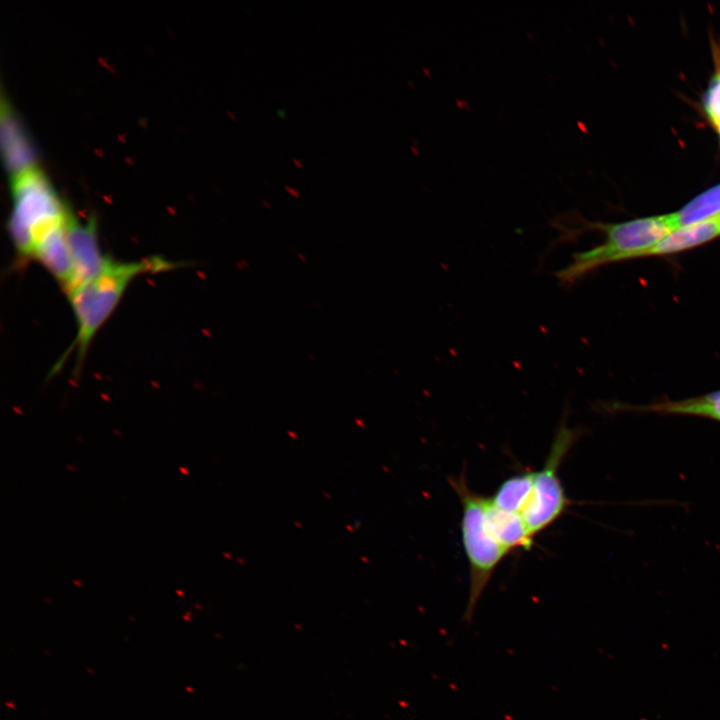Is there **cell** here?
Instances as JSON below:
<instances>
[{
  "instance_id": "cell-1",
  "label": "cell",
  "mask_w": 720,
  "mask_h": 720,
  "mask_svg": "<svg viewBox=\"0 0 720 720\" xmlns=\"http://www.w3.org/2000/svg\"><path fill=\"white\" fill-rule=\"evenodd\" d=\"M550 225L558 232L555 243L570 242L585 229L604 233V241L572 255L571 262L554 273L563 287L574 285L594 270L615 262L641 258L665 235L674 230L668 215L638 218L621 223L584 220L573 212L556 215Z\"/></svg>"
},
{
  "instance_id": "cell-2",
  "label": "cell",
  "mask_w": 720,
  "mask_h": 720,
  "mask_svg": "<svg viewBox=\"0 0 720 720\" xmlns=\"http://www.w3.org/2000/svg\"><path fill=\"white\" fill-rule=\"evenodd\" d=\"M174 267L175 263L158 256L129 262L112 260L99 275L67 292L77 328L70 349L76 352L78 366L130 283L142 274L167 271Z\"/></svg>"
},
{
  "instance_id": "cell-3",
  "label": "cell",
  "mask_w": 720,
  "mask_h": 720,
  "mask_svg": "<svg viewBox=\"0 0 720 720\" xmlns=\"http://www.w3.org/2000/svg\"><path fill=\"white\" fill-rule=\"evenodd\" d=\"M11 193L9 236L17 255L32 259L37 246L67 224L71 212L37 166L11 176Z\"/></svg>"
},
{
  "instance_id": "cell-4",
  "label": "cell",
  "mask_w": 720,
  "mask_h": 720,
  "mask_svg": "<svg viewBox=\"0 0 720 720\" xmlns=\"http://www.w3.org/2000/svg\"><path fill=\"white\" fill-rule=\"evenodd\" d=\"M462 506L461 535L469 564V594L464 619H472L476 606L497 566L510 553L489 531L484 515L485 497L471 490L466 473L449 478Z\"/></svg>"
},
{
  "instance_id": "cell-5",
  "label": "cell",
  "mask_w": 720,
  "mask_h": 720,
  "mask_svg": "<svg viewBox=\"0 0 720 720\" xmlns=\"http://www.w3.org/2000/svg\"><path fill=\"white\" fill-rule=\"evenodd\" d=\"M578 435L579 432L570 428L566 423V417H563L545 464L540 470L534 471L531 493L520 514L533 539L555 523L571 505L562 485L559 470Z\"/></svg>"
},
{
  "instance_id": "cell-6",
  "label": "cell",
  "mask_w": 720,
  "mask_h": 720,
  "mask_svg": "<svg viewBox=\"0 0 720 720\" xmlns=\"http://www.w3.org/2000/svg\"><path fill=\"white\" fill-rule=\"evenodd\" d=\"M67 240L72 260V283L66 293L99 275L113 260L101 250L94 217L79 221L71 213Z\"/></svg>"
},
{
  "instance_id": "cell-7",
  "label": "cell",
  "mask_w": 720,
  "mask_h": 720,
  "mask_svg": "<svg viewBox=\"0 0 720 720\" xmlns=\"http://www.w3.org/2000/svg\"><path fill=\"white\" fill-rule=\"evenodd\" d=\"M1 144L3 160L11 176L35 165V150L11 105L1 102Z\"/></svg>"
},
{
  "instance_id": "cell-8",
  "label": "cell",
  "mask_w": 720,
  "mask_h": 720,
  "mask_svg": "<svg viewBox=\"0 0 720 720\" xmlns=\"http://www.w3.org/2000/svg\"><path fill=\"white\" fill-rule=\"evenodd\" d=\"M720 236V216L702 222L680 226L665 235L649 249L644 257L665 256L682 252Z\"/></svg>"
},
{
  "instance_id": "cell-9",
  "label": "cell",
  "mask_w": 720,
  "mask_h": 720,
  "mask_svg": "<svg viewBox=\"0 0 720 720\" xmlns=\"http://www.w3.org/2000/svg\"><path fill=\"white\" fill-rule=\"evenodd\" d=\"M484 515L491 534L509 552L520 548L529 550L533 545L534 539L521 517L498 508L489 497L484 500Z\"/></svg>"
},
{
  "instance_id": "cell-10",
  "label": "cell",
  "mask_w": 720,
  "mask_h": 720,
  "mask_svg": "<svg viewBox=\"0 0 720 720\" xmlns=\"http://www.w3.org/2000/svg\"><path fill=\"white\" fill-rule=\"evenodd\" d=\"M534 471L515 474L504 480L489 497L498 508L520 516L531 493Z\"/></svg>"
},
{
  "instance_id": "cell-11",
  "label": "cell",
  "mask_w": 720,
  "mask_h": 720,
  "mask_svg": "<svg viewBox=\"0 0 720 720\" xmlns=\"http://www.w3.org/2000/svg\"><path fill=\"white\" fill-rule=\"evenodd\" d=\"M720 216V184L698 195L680 210L669 214L673 229Z\"/></svg>"
},
{
  "instance_id": "cell-12",
  "label": "cell",
  "mask_w": 720,
  "mask_h": 720,
  "mask_svg": "<svg viewBox=\"0 0 720 720\" xmlns=\"http://www.w3.org/2000/svg\"><path fill=\"white\" fill-rule=\"evenodd\" d=\"M703 106L706 115L720 134V62L704 94Z\"/></svg>"
}]
</instances>
